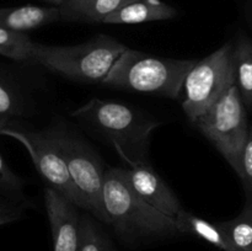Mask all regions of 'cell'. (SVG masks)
Instances as JSON below:
<instances>
[{
    "label": "cell",
    "instance_id": "cell-16",
    "mask_svg": "<svg viewBox=\"0 0 252 251\" xmlns=\"http://www.w3.org/2000/svg\"><path fill=\"white\" fill-rule=\"evenodd\" d=\"M233 251H252V201L234 219L219 223Z\"/></svg>",
    "mask_w": 252,
    "mask_h": 251
},
{
    "label": "cell",
    "instance_id": "cell-1",
    "mask_svg": "<svg viewBox=\"0 0 252 251\" xmlns=\"http://www.w3.org/2000/svg\"><path fill=\"white\" fill-rule=\"evenodd\" d=\"M103 202L107 225L127 243L177 235L176 221L145 202L130 186L126 169L108 167L105 172Z\"/></svg>",
    "mask_w": 252,
    "mask_h": 251
},
{
    "label": "cell",
    "instance_id": "cell-18",
    "mask_svg": "<svg viewBox=\"0 0 252 251\" xmlns=\"http://www.w3.org/2000/svg\"><path fill=\"white\" fill-rule=\"evenodd\" d=\"M79 251H116L105 231L89 216H81Z\"/></svg>",
    "mask_w": 252,
    "mask_h": 251
},
{
    "label": "cell",
    "instance_id": "cell-2",
    "mask_svg": "<svg viewBox=\"0 0 252 251\" xmlns=\"http://www.w3.org/2000/svg\"><path fill=\"white\" fill-rule=\"evenodd\" d=\"M71 116L107 138L129 166L148 162L150 134L159 126L153 117L123 103L100 98L90 100Z\"/></svg>",
    "mask_w": 252,
    "mask_h": 251
},
{
    "label": "cell",
    "instance_id": "cell-7",
    "mask_svg": "<svg viewBox=\"0 0 252 251\" xmlns=\"http://www.w3.org/2000/svg\"><path fill=\"white\" fill-rule=\"evenodd\" d=\"M234 83L233 46L228 43L197 62L185 78L181 103L187 117L193 122Z\"/></svg>",
    "mask_w": 252,
    "mask_h": 251
},
{
    "label": "cell",
    "instance_id": "cell-17",
    "mask_svg": "<svg viewBox=\"0 0 252 251\" xmlns=\"http://www.w3.org/2000/svg\"><path fill=\"white\" fill-rule=\"evenodd\" d=\"M33 43L26 33L0 27V56L16 62H32Z\"/></svg>",
    "mask_w": 252,
    "mask_h": 251
},
{
    "label": "cell",
    "instance_id": "cell-11",
    "mask_svg": "<svg viewBox=\"0 0 252 251\" xmlns=\"http://www.w3.org/2000/svg\"><path fill=\"white\" fill-rule=\"evenodd\" d=\"M59 20H62V11L61 7L56 5L0 7V27H4L10 31L25 33L30 30L38 29Z\"/></svg>",
    "mask_w": 252,
    "mask_h": 251
},
{
    "label": "cell",
    "instance_id": "cell-15",
    "mask_svg": "<svg viewBox=\"0 0 252 251\" xmlns=\"http://www.w3.org/2000/svg\"><path fill=\"white\" fill-rule=\"evenodd\" d=\"M235 81L246 108L252 110V41L243 36L233 46Z\"/></svg>",
    "mask_w": 252,
    "mask_h": 251
},
{
    "label": "cell",
    "instance_id": "cell-12",
    "mask_svg": "<svg viewBox=\"0 0 252 251\" xmlns=\"http://www.w3.org/2000/svg\"><path fill=\"white\" fill-rule=\"evenodd\" d=\"M177 10L162 0H134L108 15L103 24L135 25L174 19Z\"/></svg>",
    "mask_w": 252,
    "mask_h": 251
},
{
    "label": "cell",
    "instance_id": "cell-9",
    "mask_svg": "<svg viewBox=\"0 0 252 251\" xmlns=\"http://www.w3.org/2000/svg\"><path fill=\"white\" fill-rule=\"evenodd\" d=\"M44 203L54 251H79L81 216L75 204L51 186L44 189Z\"/></svg>",
    "mask_w": 252,
    "mask_h": 251
},
{
    "label": "cell",
    "instance_id": "cell-22",
    "mask_svg": "<svg viewBox=\"0 0 252 251\" xmlns=\"http://www.w3.org/2000/svg\"><path fill=\"white\" fill-rule=\"evenodd\" d=\"M22 208L11 199H0V226L21 218Z\"/></svg>",
    "mask_w": 252,
    "mask_h": 251
},
{
    "label": "cell",
    "instance_id": "cell-6",
    "mask_svg": "<svg viewBox=\"0 0 252 251\" xmlns=\"http://www.w3.org/2000/svg\"><path fill=\"white\" fill-rule=\"evenodd\" d=\"M246 110L235 81L193 121L194 126L238 175L241 153L250 128Z\"/></svg>",
    "mask_w": 252,
    "mask_h": 251
},
{
    "label": "cell",
    "instance_id": "cell-20",
    "mask_svg": "<svg viewBox=\"0 0 252 251\" xmlns=\"http://www.w3.org/2000/svg\"><path fill=\"white\" fill-rule=\"evenodd\" d=\"M4 123L9 122H0V126L4 125ZM22 188H24V182H22V180L7 166V164L2 159L1 154H0V191L5 196L10 197L11 201L17 202L24 199Z\"/></svg>",
    "mask_w": 252,
    "mask_h": 251
},
{
    "label": "cell",
    "instance_id": "cell-4",
    "mask_svg": "<svg viewBox=\"0 0 252 251\" xmlns=\"http://www.w3.org/2000/svg\"><path fill=\"white\" fill-rule=\"evenodd\" d=\"M128 47L107 34H97L76 46H48L33 43L32 63L68 79L84 83H102L113 64Z\"/></svg>",
    "mask_w": 252,
    "mask_h": 251
},
{
    "label": "cell",
    "instance_id": "cell-3",
    "mask_svg": "<svg viewBox=\"0 0 252 251\" xmlns=\"http://www.w3.org/2000/svg\"><path fill=\"white\" fill-rule=\"evenodd\" d=\"M197 62V59L150 56L127 48L113 64L102 84L110 88L179 98L185 78Z\"/></svg>",
    "mask_w": 252,
    "mask_h": 251
},
{
    "label": "cell",
    "instance_id": "cell-14",
    "mask_svg": "<svg viewBox=\"0 0 252 251\" xmlns=\"http://www.w3.org/2000/svg\"><path fill=\"white\" fill-rule=\"evenodd\" d=\"M177 230L180 234H191L203 239L207 243L217 246L223 251H233L228 238L221 230L219 223L213 224L194 214L182 209L175 218Z\"/></svg>",
    "mask_w": 252,
    "mask_h": 251
},
{
    "label": "cell",
    "instance_id": "cell-21",
    "mask_svg": "<svg viewBox=\"0 0 252 251\" xmlns=\"http://www.w3.org/2000/svg\"><path fill=\"white\" fill-rule=\"evenodd\" d=\"M238 176L243 181L248 199L252 201V126L249 128L248 138L241 153L240 171Z\"/></svg>",
    "mask_w": 252,
    "mask_h": 251
},
{
    "label": "cell",
    "instance_id": "cell-13",
    "mask_svg": "<svg viewBox=\"0 0 252 251\" xmlns=\"http://www.w3.org/2000/svg\"><path fill=\"white\" fill-rule=\"evenodd\" d=\"M134 0H64L61 5L62 20L103 22V20Z\"/></svg>",
    "mask_w": 252,
    "mask_h": 251
},
{
    "label": "cell",
    "instance_id": "cell-5",
    "mask_svg": "<svg viewBox=\"0 0 252 251\" xmlns=\"http://www.w3.org/2000/svg\"><path fill=\"white\" fill-rule=\"evenodd\" d=\"M48 130L65 160L80 207L107 224L103 202L106 171L98 154L80 134L71 132L65 126H54Z\"/></svg>",
    "mask_w": 252,
    "mask_h": 251
},
{
    "label": "cell",
    "instance_id": "cell-19",
    "mask_svg": "<svg viewBox=\"0 0 252 251\" xmlns=\"http://www.w3.org/2000/svg\"><path fill=\"white\" fill-rule=\"evenodd\" d=\"M21 97L16 89L2 76H0V122H9L10 117L22 113Z\"/></svg>",
    "mask_w": 252,
    "mask_h": 251
},
{
    "label": "cell",
    "instance_id": "cell-8",
    "mask_svg": "<svg viewBox=\"0 0 252 251\" xmlns=\"http://www.w3.org/2000/svg\"><path fill=\"white\" fill-rule=\"evenodd\" d=\"M0 135H7L21 143L29 152L36 170L51 187L61 192L76 207H80V199L65 160L52 139L48 129L42 132H26L15 129L6 123L0 126Z\"/></svg>",
    "mask_w": 252,
    "mask_h": 251
},
{
    "label": "cell",
    "instance_id": "cell-10",
    "mask_svg": "<svg viewBox=\"0 0 252 251\" xmlns=\"http://www.w3.org/2000/svg\"><path fill=\"white\" fill-rule=\"evenodd\" d=\"M126 174L132 188L161 213L175 219L184 209L176 194L148 162L132 165L126 169Z\"/></svg>",
    "mask_w": 252,
    "mask_h": 251
},
{
    "label": "cell",
    "instance_id": "cell-23",
    "mask_svg": "<svg viewBox=\"0 0 252 251\" xmlns=\"http://www.w3.org/2000/svg\"><path fill=\"white\" fill-rule=\"evenodd\" d=\"M44 1L49 2V4L52 5H56V6H61V5L64 2V0H44Z\"/></svg>",
    "mask_w": 252,
    "mask_h": 251
}]
</instances>
